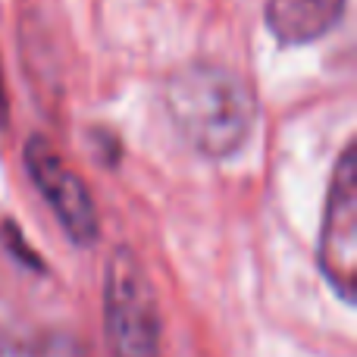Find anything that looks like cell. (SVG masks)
Returning <instances> with one entry per match:
<instances>
[{
  "instance_id": "1",
  "label": "cell",
  "mask_w": 357,
  "mask_h": 357,
  "mask_svg": "<svg viewBox=\"0 0 357 357\" xmlns=\"http://www.w3.org/2000/svg\"><path fill=\"white\" fill-rule=\"evenodd\" d=\"M167 113L176 132L201 157H229L257 126V98L235 69L197 60L176 69L167 82Z\"/></svg>"
},
{
  "instance_id": "2",
  "label": "cell",
  "mask_w": 357,
  "mask_h": 357,
  "mask_svg": "<svg viewBox=\"0 0 357 357\" xmlns=\"http://www.w3.org/2000/svg\"><path fill=\"white\" fill-rule=\"evenodd\" d=\"M104 335L110 357H160L163 323L148 270L132 248L119 245L104 270Z\"/></svg>"
},
{
  "instance_id": "3",
  "label": "cell",
  "mask_w": 357,
  "mask_h": 357,
  "mask_svg": "<svg viewBox=\"0 0 357 357\" xmlns=\"http://www.w3.org/2000/svg\"><path fill=\"white\" fill-rule=\"evenodd\" d=\"M320 270L339 298L354 301L357 289V144L348 142L329 182L320 229Z\"/></svg>"
},
{
  "instance_id": "4",
  "label": "cell",
  "mask_w": 357,
  "mask_h": 357,
  "mask_svg": "<svg viewBox=\"0 0 357 357\" xmlns=\"http://www.w3.org/2000/svg\"><path fill=\"white\" fill-rule=\"evenodd\" d=\"M25 169L38 191H41L44 204L54 210L60 220L63 232L75 241V245H94L100 235L98 207L88 191V185L75 176V169L63 160V154L47 142L44 135H31L25 142Z\"/></svg>"
},
{
  "instance_id": "5",
  "label": "cell",
  "mask_w": 357,
  "mask_h": 357,
  "mask_svg": "<svg viewBox=\"0 0 357 357\" xmlns=\"http://www.w3.org/2000/svg\"><path fill=\"white\" fill-rule=\"evenodd\" d=\"M348 0H266L264 19L270 35L285 47L314 44L339 25Z\"/></svg>"
},
{
  "instance_id": "6",
  "label": "cell",
  "mask_w": 357,
  "mask_h": 357,
  "mask_svg": "<svg viewBox=\"0 0 357 357\" xmlns=\"http://www.w3.org/2000/svg\"><path fill=\"white\" fill-rule=\"evenodd\" d=\"M3 238H6V241H10V245H6V248H10V251H13V254H19V257H22V264H25V266H35V270H44V264H41V260H38V257H35V254H31V251H29V248H25L22 235H19V229H16V226H13V222H10V220H6V222H3Z\"/></svg>"
},
{
  "instance_id": "7",
  "label": "cell",
  "mask_w": 357,
  "mask_h": 357,
  "mask_svg": "<svg viewBox=\"0 0 357 357\" xmlns=\"http://www.w3.org/2000/svg\"><path fill=\"white\" fill-rule=\"evenodd\" d=\"M6 110H10V104H6V85H3V73H0V126L6 119Z\"/></svg>"
}]
</instances>
